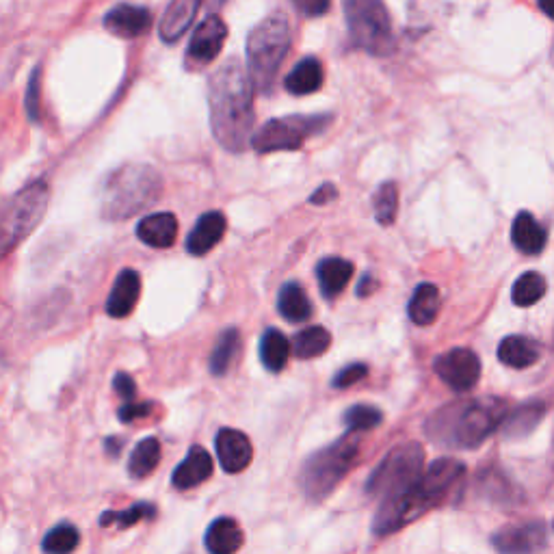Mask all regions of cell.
<instances>
[{"mask_svg": "<svg viewBox=\"0 0 554 554\" xmlns=\"http://www.w3.org/2000/svg\"><path fill=\"white\" fill-rule=\"evenodd\" d=\"M254 85L243 65L230 59L208 78L210 128L221 148L243 152L252 143Z\"/></svg>", "mask_w": 554, "mask_h": 554, "instance_id": "obj_1", "label": "cell"}, {"mask_svg": "<svg viewBox=\"0 0 554 554\" xmlns=\"http://www.w3.org/2000/svg\"><path fill=\"white\" fill-rule=\"evenodd\" d=\"M507 405L500 399H477L448 405L429 422V435L438 442L474 448L503 425Z\"/></svg>", "mask_w": 554, "mask_h": 554, "instance_id": "obj_2", "label": "cell"}, {"mask_svg": "<svg viewBox=\"0 0 554 554\" xmlns=\"http://www.w3.org/2000/svg\"><path fill=\"white\" fill-rule=\"evenodd\" d=\"M163 178L152 165H124L107 178L100 193V213L109 221H124L158 202Z\"/></svg>", "mask_w": 554, "mask_h": 554, "instance_id": "obj_3", "label": "cell"}, {"mask_svg": "<svg viewBox=\"0 0 554 554\" xmlns=\"http://www.w3.org/2000/svg\"><path fill=\"white\" fill-rule=\"evenodd\" d=\"M290 48V26L284 13L275 11L260 20L247 37V74L252 85L267 94Z\"/></svg>", "mask_w": 554, "mask_h": 554, "instance_id": "obj_4", "label": "cell"}, {"mask_svg": "<svg viewBox=\"0 0 554 554\" xmlns=\"http://www.w3.org/2000/svg\"><path fill=\"white\" fill-rule=\"evenodd\" d=\"M362 433L347 431L340 440L312 453L301 468V490L314 503H321L332 494L338 483L347 477L360 455Z\"/></svg>", "mask_w": 554, "mask_h": 554, "instance_id": "obj_5", "label": "cell"}, {"mask_svg": "<svg viewBox=\"0 0 554 554\" xmlns=\"http://www.w3.org/2000/svg\"><path fill=\"white\" fill-rule=\"evenodd\" d=\"M50 189L44 180L33 182L22 189L0 210V256L11 252L13 247L29 236L39 221L44 219L48 208Z\"/></svg>", "mask_w": 554, "mask_h": 554, "instance_id": "obj_6", "label": "cell"}, {"mask_svg": "<svg viewBox=\"0 0 554 554\" xmlns=\"http://www.w3.org/2000/svg\"><path fill=\"white\" fill-rule=\"evenodd\" d=\"M342 5L351 42L371 55H388L394 39L384 0H342Z\"/></svg>", "mask_w": 554, "mask_h": 554, "instance_id": "obj_7", "label": "cell"}, {"mask_svg": "<svg viewBox=\"0 0 554 554\" xmlns=\"http://www.w3.org/2000/svg\"><path fill=\"white\" fill-rule=\"evenodd\" d=\"M422 470H425V451H422V446L418 442L399 444L373 470L371 479L366 483V492L384 500L414 485L420 479Z\"/></svg>", "mask_w": 554, "mask_h": 554, "instance_id": "obj_8", "label": "cell"}, {"mask_svg": "<svg viewBox=\"0 0 554 554\" xmlns=\"http://www.w3.org/2000/svg\"><path fill=\"white\" fill-rule=\"evenodd\" d=\"M329 124V117L312 115H290L280 117V120H271L262 126L252 137V148L258 154H273V152H297L301 150L303 141L308 137L321 133Z\"/></svg>", "mask_w": 554, "mask_h": 554, "instance_id": "obj_9", "label": "cell"}, {"mask_svg": "<svg viewBox=\"0 0 554 554\" xmlns=\"http://www.w3.org/2000/svg\"><path fill=\"white\" fill-rule=\"evenodd\" d=\"M228 39V26L219 16H208L204 22H200L197 26L189 48H187V57H184V65H187V70H202L206 65L213 63L219 52L226 44Z\"/></svg>", "mask_w": 554, "mask_h": 554, "instance_id": "obj_10", "label": "cell"}, {"mask_svg": "<svg viewBox=\"0 0 554 554\" xmlns=\"http://www.w3.org/2000/svg\"><path fill=\"white\" fill-rule=\"evenodd\" d=\"M435 373L448 388L455 392H468L481 377V360L479 355L470 349H451L442 353L433 364Z\"/></svg>", "mask_w": 554, "mask_h": 554, "instance_id": "obj_11", "label": "cell"}, {"mask_svg": "<svg viewBox=\"0 0 554 554\" xmlns=\"http://www.w3.org/2000/svg\"><path fill=\"white\" fill-rule=\"evenodd\" d=\"M548 533L544 522L511 524L494 533L492 544L500 554H537L546 548Z\"/></svg>", "mask_w": 554, "mask_h": 554, "instance_id": "obj_12", "label": "cell"}, {"mask_svg": "<svg viewBox=\"0 0 554 554\" xmlns=\"http://www.w3.org/2000/svg\"><path fill=\"white\" fill-rule=\"evenodd\" d=\"M215 448H217L219 466L228 474L243 472L254 459V446L249 442L247 435L239 429H230V427L219 429L215 438Z\"/></svg>", "mask_w": 554, "mask_h": 554, "instance_id": "obj_13", "label": "cell"}, {"mask_svg": "<svg viewBox=\"0 0 554 554\" xmlns=\"http://www.w3.org/2000/svg\"><path fill=\"white\" fill-rule=\"evenodd\" d=\"M215 472V461L202 446H191L189 455L184 457L171 474V483L176 490H193V487L206 483Z\"/></svg>", "mask_w": 554, "mask_h": 554, "instance_id": "obj_14", "label": "cell"}, {"mask_svg": "<svg viewBox=\"0 0 554 554\" xmlns=\"http://www.w3.org/2000/svg\"><path fill=\"white\" fill-rule=\"evenodd\" d=\"M150 24H152L150 11L137 5H117L107 13V16H104V26H107V31L124 39H137L145 35L150 29Z\"/></svg>", "mask_w": 554, "mask_h": 554, "instance_id": "obj_15", "label": "cell"}, {"mask_svg": "<svg viewBox=\"0 0 554 554\" xmlns=\"http://www.w3.org/2000/svg\"><path fill=\"white\" fill-rule=\"evenodd\" d=\"M141 295V275L135 269H124L117 275L107 299V314L113 319H126L133 314Z\"/></svg>", "mask_w": 554, "mask_h": 554, "instance_id": "obj_16", "label": "cell"}, {"mask_svg": "<svg viewBox=\"0 0 554 554\" xmlns=\"http://www.w3.org/2000/svg\"><path fill=\"white\" fill-rule=\"evenodd\" d=\"M226 228H228L226 215L219 213V210H210V213H204L189 234L187 252L191 256H206L210 249H213L223 239Z\"/></svg>", "mask_w": 554, "mask_h": 554, "instance_id": "obj_17", "label": "cell"}, {"mask_svg": "<svg viewBox=\"0 0 554 554\" xmlns=\"http://www.w3.org/2000/svg\"><path fill=\"white\" fill-rule=\"evenodd\" d=\"M139 241L154 249H169L178 239V219L174 213H154L137 226Z\"/></svg>", "mask_w": 554, "mask_h": 554, "instance_id": "obj_18", "label": "cell"}, {"mask_svg": "<svg viewBox=\"0 0 554 554\" xmlns=\"http://www.w3.org/2000/svg\"><path fill=\"white\" fill-rule=\"evenodd\" d=\"M202 0H171L169 9L158 26V33L165 44H176L178 39L189 31L197 11H200Z\"/></svg>", "mask_w": 554, "mask_h": 554, "instance_id": "obj_19", "label": "cell"}, {"mask_svg": "<svg viewBox=\"0 0 554 554\" xmlns=\"http://www.w3.org/2000/svg\"><path fill=\"white\" fill-rule=\"evenodd\" d=\"M245 535L243 529L234 518H217L213 524L208 526L204 546L210 554H236L243 548Z\"/></svg>", "mask_w": 554, "mask_h": 554, "instance_id": "obj_20", "label": "cell"}, {"mask_svg": "<svg viewBox=\"0 0 554 554\" xmlns=\"http://www.w3.org/2000/svg\"><path fill=\"white\" fill-rule=\"evenodd\" d=\"M511 239L522 254L535 256L546 247V230L539 226L537 219L531 213H518L511 226Z\"/></svg>", "mask_w": 554, "mask_h": 554, "instance_id": "obj_21", "label": "cell"}, {"mask_svg": "<svg viewBox=\"0 0 554 554\" xmlns=\"http://www.w3.org/2000/svg\"><path fill=\"white\" fill-rule=\"evenodd\" d=\"M321 85H323V68L314 57L299 61L284 81L286 91L293 96L314 94V91L321 89Z\"/></svg>", "mask_w": 554, "mask_h": 554, "instance_id": "obj_22", "label": "cell"}, {"mask_svg": "<svg viewBox=\"0 0 554 554\" xmlns=\"http://www.w3.org/2000/svg\"><path fill=\"white\" fill-rule=\"evenodd\" d=\"M316 275H319L323 297L334 299L349 284L351 275H353V265L345 258H325L319 262Z\"/></svg>", "mask_w": 554, "mask_h": 554, "instance_id": "obj_23", "label": "cell"}, {"mask_svg": "<svg viewBox=\"0 0 554 554\" xmlns=\"http://www.w3.org/2000/svg\"><path fill=\"white\" fill-rule=\"evenodd\" d=\"M498 360L509 368H529L539 360V345L526 336H507L498 345Z\"/></svg>", "mask_w": 554, "mask_h": 554, "instance_id": "obj_24", "label": "cell"}, {"mask_svg": "<svg viewBox=\"0 0 554 554\" xmlns=\"http://www.w3.org/2000/svg\"><path fill=\"white\" fill-rule=\"evenodd\" d=\"M440 306H442V299H440L438 286L425 282L416 286L407 312H410V319L416 325H431L435 319H438Z\"/></svg>", "mask_w": 554, "mask_h": 554, "instance_id": "obj_25", "label": "cell"}, {"mask_svg": "<svg viewBox=\"0 0 554 554\" xmlns=\"http://www.w3.org/2000/svg\"><path fill=\"white\" fill-rule=\"evenodd\" d=\"M546 414V407L542 403H526L520 405L518 410H513L509 416H505L503 420V433L505 438L516 440V438H524V435H529L539 422H542Z\"/></svg>", "mask_w": 554, "mask_h": 554, "instance_id": "obj_26", "label": "cell"}, {"mask_svg": "<svg viewBox=\"0 0 554 554\" xmlns=\"http://www.w3.org/2000/svg\"><path fill=\"white\" fill-rule=\"evenodd\" d=\"M277 310L290 323H303L312 316V303L299 284L290 282L280 290V297H277Z\"/></svg>", "mask_w": 554, "mask_h": 554, "instance_id": "obj_27", "label": "cell"}, {"mask_svg": "<svg viewBox=\"0 0 554 554\" xmlns=\"http://www.w3.org/2000/svg\"><path fill=\"white\" fill-rule=\"evenodd\" d=\"M290 342L280 329L269 327L260 338V360L269 373H280L288 362Z\"/></svg>", "mask_w": 554, "mask_h": 554, "instance_id": "obj_28", "label": "cell"}, {"mask_svg": "<svg viewBox=\"0 0 554 554\" xmlns=\"http://www.w3.org/2000/svg\"><path fill=\"white\" fill-rule=\"evenodd\" d=\"M161 461V442L156 438L141 440L128 459V474L133 479H145L152 474Z\"/></svg>", "mask_w": 554, "mask_h": 554, "instance_id": "obj_29", "label": "cell"}, {"mask_svg": "<svg viewBox=\"0 0 554 554\" xmlns=\"http://www.w3.org/2000/svg\"><path fill=\"white\" fill-rule=\"evenodd\" d=\"M241 349V334L239 329H226L217 340V345L213 349V355H210V373H213L215 377H223L228 371L230 366L236 358V353H239Z\"/></svg>", "mask_w": 554, "mask_h": 554, "instance_id": "obj_30", "label": "cell"}, {"mask_svg": "<svg viewBox=\"0 0 554 554\" xmlns=\"http://www.w3.org/2000/svg\"><path fill=\"white\" fill-rule=\"evenodd\" d=\"M329 345H332V334H329L325 327L314 325V327L303 329V332H299L295 336L293 353L299 360H312V358H319V355H323L329 349Z\"/></svg>", "mask_w": 554, "mask_h": 554, "instance_id": "obj_31", "label": "cell"}, {"mask_svg": "<svg viewBox=\"0 0 554 554\" xmlns=\"http://www.w3.org/2000/svg\"><path fill=\"white\" fill-rule=\"evenodd\" d=\"M156 507L152 503H135L124 511H104L100 516V526H117V529H130L143 520H154L156 518Z\"/></svg>", "mask_w": 554, "mask_h": 554, "instance_id": "obj_32", "label": "cell"}, {"mask_svg": "<svg viewBox=\"0 0 554 554\" xmlns=\"http://www.w3.org/2000/svg\"><path fill=\"white\" fill-rule=\"evenodd\" d=\"M544 295H546V280H544V275L537 271H529V273L520 275L511 290V299L520 308L533 306V303H537Z\"/></svg>", "mask_w": 554, "mask_h": 554, "instance_id": "obj_33", "label": "cell"}, {"mask_svg": "<svg viewBox=\"0 0 554 554\" xmlns=\"http://www.w3.org/2000/svg\"><path fill=\"white\" fill-rule=\"evenodd\" d=\"M78 544H81V533H78L76 526L70 522H61L46 533L42 550L46 554H72Z\"/></svg>", "mask_w": 554, "mask_h": 554, "instance_id": "obj_34", "label": "cell"}, {"mask_svg": "<svg viewBox=\"0 0 554 554\" xmlns=\"http://www.w3.org/2000/svg\"><path fill=\"white\" fill-rule=\"evenodd\" d=\"M373 206H375V217L381 223V226H390L397 217L399 210V191L392 182L381 184L373 197Z\"/></svg>", "mask_w": 554, "mask_h": 554, "instance_id": "obj_35", "label": "cell"}, {"mask_svg": "<svg viewBox=\"0 0 554 554\" xmlns=\"http://www.w3.org/2000/svg\"><path fill=\"white\" fill-rule=\"evenodd\" d=\"M381 418L384 416H381V412L373 405H353L345 412V418L342 420H345L347 431L364 433V431H371V429L379 427Z\"/></svg>", "mask_w": 554, "mask_h": 554, "instance_id": "obj_36", "label": "cell"}, {"mask_svg": "<svg viewBox=\"0 0 554 554\" xmlns=\"http://www.w3.org/2000/svg\"><path fill=\"white\" fill-rule=\"evenodd\" d=\"M368 375L366 364H349L334 377V388H351Z\"/></svg>", "mask_w": 554, "mask_h": 554, "instance_id": "obj_37", "label": "cell"}, {"mask_svg": "<svg viewBox=\"0 0 554 554\" xmlns=\"http://www.w3.org/2000/svg\"><path fill=\"white\" fill-rule=\"evenodd\" d=\"M154 410V403H139V401H130L124 403L120 410H117V416H120V422L128 425V422H135L141 418H148Z\"/></svg>", "mask_w": 554, "mask_h": 554, "instance_id": "obj_38", "label": "cell"}, {"mask_svg": "<svg viewBox=\"0 0 554 554\" xmlns=\"http://www.w3.org/2000/svg\"><path fill=\"white\" fill-rule=\"evenodd\" d=\"M113 390L117 392V397L124 399L126 403L137 399V384H135V379L130 377L128 373H117L113 377Z\"/></svg>", "mask_w": 554, "mask_h": 554, "instance_id": "obj_39", "label": "cell"}, {"mask_svg": "<svg viewBox=\"0 0 554 554\" xmlns=\"http://www.w3.org/2000/svg\"><path fill=\"white\" fill-rule=\"evenodd\" d=\"M26 115L31 122L39 120V70L33 72L31 83L26 87Z\"/></svg>", "mask_w": 554, "mask_h": 554, "instance_id": "obj_40", "label": "cell"}, {"mask_svg": "<svg viewBox=\"0 0 554 554\" xmlns=\"http://www.w3.org/2000/svg\"><path fill=\"white\" fill-rule=\"evenodd\" d=\"M293 5L303 13L306 18H319L329 11L332 0H293Z\"/></svg>", "mask_w": 554, "mask_h": 554, "instance_id": "obj_41", "label": "cell"}, {"mask_svg": "<svg viewBox=\"0 0 554 554\" xmlns=\"http://www.w3.org/2000/svg\"><path fill=\"white\" fill-rule=\"evenodd\" d=\"M336 195H338V191H336L334 184L325 182L319 191H314V193H312L310 204H316V206H319V204H327V202L336 200Z\"/></svg>", "mask_w": 554, "mask_h": 554, "instance_id": "obj_42", "label": "cell"}, {"mask_svg": "<svg viewBox=\"0 0 554 554\" xmlns=\"http://www.w3.org/2000/svg\"><path fill=\"white\" fill-rule=\"evenodd\" d=\"M122 446H124V440H122V438H115V435H113V438H107V440H104V448H107L109 457H113V459L120 457V453H122Z\"/></svg>", "mask_w": 554, "mask_h": 554, "instance_id": "obj_43", "label": "cell"}, {"mask_svg": "<svg viewBox=\"0 0 554 554\" xmlns=\"http://www.w3.org/2000/svg\"><path fill=\"white\" fill-rule=\"evenodd\" d=\"M373 290H375V280H373V277H371V275H366V277H364V280L360 282L358 295H360V297H368V295H371V293H373Z\"/></svg>", "mask_w": 554, "mask_h": 554, "instance_id": "obj_44", "label": "cell"}, {"mask_svg": "<svg viewBox=\"0 0 554 554\" xmlns=\"http://www.w3.org/2000/svg\"><path fill=\"white\" fill-rule=\"evenodd\" d=\"M537 3L548 18H554V0H537Z\"/></svg>", "mask_w": 554, "mask_h": 554, "instance_id": "obj_45", "label": "cell"}]
</instances>
